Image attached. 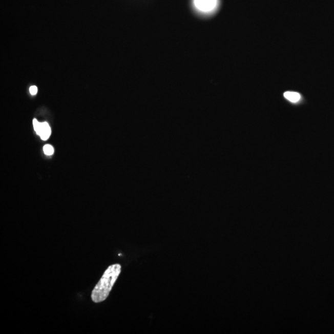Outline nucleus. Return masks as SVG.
<instances>
[{
    "instance_id": "obj_1",
    "label": "nucleus",
    "mask_w": 334,
    "mask_h": 334,
    "mask_svg": "<svg viewBox=\"0 0 334 334\" xmlns=\"http://www.w3.org/2000/svg\"><path fill=\"white\" fill-rule=\"evenodd\" d=\"M121 272L120 264H115L107 268L99 281L92 291L91 299L93 302H103L108 298L113 285Z\"/></svg>"
},
{
    "instance_id": "obj_2",
    "label": "nucleus",
    "mask_w": 334,
    "mask_h": 334,
    "mask_svg": "<svg viewBox=\"0 0 334 334\" xmlns=\"http://www.w3.org/2000/svg\"><path fill=\"white\" fill-rule=\"evenodd\" d=\"M33 125H34L35 132L38 135L40 136L41 139L46 141L49 138V137L51 135L52 131L51 128H50L49 124L47 122L40 123L36 119H34L33 120Z\"/></svg>"
},
{
    "instance_id": "obj_3",
    "label": "nucleus",
    "mask_w": 334,
    "mask_h": 334,
    "mask_svg": "<svg viewBox=\"0 0 334 334\" xmlns=\"http://www.w3.org/2000/svg\"><path fill=\"white\" fill-rule=\"evenodd\" d=\"M218 0H195L196 7L203 12H210L216 8Z\"/></svg>"
},
{
    "instance_id": "obj_4",
    "label": "nucleus",
    "mask_w": 334,
    "mask_h": 334,
    "mask_svg": "<svg viewBox=\"0 0 334 334\" xmlns=\"http://www.w3.org/2000/svg\"><path fill=\"white\" fill-rule=\"evenodd\" d=\"M283 95H284L286 99L290 101V102L292 103H297L299 102L301 99V95L296 92H285Z\"/></svg>"
},
{
    "instance_id": "obj_5",
    "label": "nucleus",
    "mask_w": 334,
    "mask_h": 334,
    "mask_svg": "<svg viewBox=\"0 0 334 334\" xmlns=\"http://www.w3.org/2000/svg\"><path fill=\"white\" fill-rule=\"evenodd\" d=\"M44 151L47 156H51L54 153V149L51 145L47 144L44 146Z\"/></svg>"
},
{
    "instance_id": "obj_6",
    "label": "nucleus",
    "mask_w": 334,
    "mask_h": 334,
    "mask_svg": "<svg viewBox=\"0 0 334 334\" xmlns=\"http://www.w3.org/2000/svg\"><path fill=\"white\" fill-rule=\"evenodd\" d=\"M30 93L32 95H36L38 92V88L37 86H32L29 89Z\"/></svg>"
}]
</instances>
